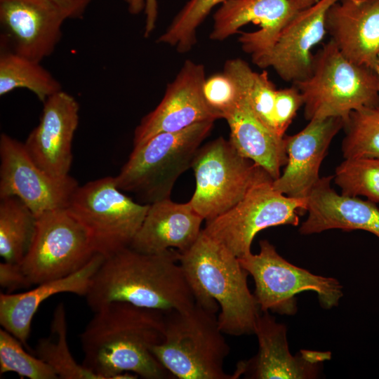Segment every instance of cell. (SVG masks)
Here are the masks:
<instances>
[{"mask_svg":"<svg viewBox=\"0 0 379 379\" xmlns=\"http://www.w3.org/2000/svg\"><path fill=\"white\" fill-rule=\"evenodd\" d=\"M93 312L80 335L85 368L99 379L173 376L152 353L164 338V312L113 302Z\"/></svg>","mask_w":379,"mask_h":379,"instance_id":"cell-1","label":"cell"},{"mask_svg":"<svg viewBox=\"0 0 379 379\" xmlns=\"http://www.w3.org/2000/svg\"><path fill=\"white\" fill-rule=\"evenodd\" d=\"M168 249L145 253L130 246L104 259L85 295L94 312L113 302L166 312L195 304L190 286L178 260Z\"/></svg>","mask_w":379,"mask_h":379,"instance_id":"cell-2","label":"cell"},{"mask_svg":"<svg viewBox=\"0 0 379 379\" xmlns=\"http://www.w3.org/2000/svg\"><path fill=\"white\" fill-rule=\"evenodd\" d=\"M178 260L195 302L214 313L220 310L223 333H254L260 310L248 286L249 274L237 256L202 229L195 243L179 252Z\"/></svg>","mask_w":379,"mask_h":379,"instance_id":"cell-3","label":"cell"},{"mask_svg":"<svg viewBox=\"0 0 379 379\" xmlns=\"http://www.w3.org/2000/svg\"><path fill=\"white\" fill-rule=\"evenodd\" d=\"M164 313L162 341L152 353L173 376L179 379H232L224 363L230 347L216 313L195 304Z\"/></svg>","mask_w":379,"mask_h":379,"instance_id":"cell-4","label":"cell"},{"mask_svg":"<svg viewBox=\"0 0 379 379\" xmlns=\"http://www.w3.org/2000/svg\"><path fill=\"white\" fill-rule=\"evenodd\" d=\"M214 121H201L178 131L161 133L134 147L114 177L117 187L123 192L135 194L144 204L170 199L175 182L192 168Z\"/></svg>","mask_w":379,"mask_h":379,"instance_id":"cell-5","label":"cell"},{"mask_svg":"<svg viewBox=\"0 0 379 379\" xmlns=\"http://www.w3.org/2000/svg\"><path fill=\"white\" fill-rule=\"evenodd\" d=\"M293 84L302 95L308 121L339 117L345 124L353 111L379 105L375 71L347 59L331 40L313 54L310 75Z\"/></svg>","mask_w":379,"mask_h":379,"instance_id":"cell-6","label":"cell"},{"mask_svg":"<svg viewBox=\"0 0 379 379\" xmlns=\"http://www.w3.org/2000/svg\"><path fill=\"white\" fill-rule=\"evenodd\" d=\"M149 207L133 201L107 176L79 185L67 208L85 227L96 253L106 258L130 246Z\"/></svg>","mask_w":379,"mask_h":379,"instance_id":"cell-7","label":"cell"},{"mask_svg":"<svg viewBox=\"0 0 379 379\" xmlns=\"http://www.w3.org/2000/svg\"><path fill=\"white\" fill-rule=\"evenodd\" d=\"M192 168L196 187L189 202L206 222L232 208L255 183L272 178L222 137L201 145Z\"/></svg>","mask_w":379,"mask_h":379,"instance_id":"cell-8","label":"cell"},{"mask_svg":"<svg viewBox=\"0 0 379 379\" xmlns=\"http://www.w3.org/2000/svg\"><path fill=\"white\" fill-rule=\"evenodd\" d=\"M255 282L254 295L261 312L283 315L296 313V295L311 291L326 310L338 305L343 286L332 277L317 275L288 262L267 240L260 241V252L239 258Z\"/></svg>","mask_w":379,"mask_h":379,"instance_id":"cell-9","label":"cell"},{"mask_svg":"<svg viewBox=\"0 0 379 379\" xmlns=\"http://www.w3.org/2000/svg\"><path fill=\"white\" fill-rule=\"evenodd\" d=\"M273 179L255 183L232 208L206 221L203 231L241 258L251 253L255 236L270 227L299 223L307 199L290 197L276 190Z\"/></svg>","mask_w":379,"mask_h":379,"instance_id":"cell-10","label":"cell"},{"mask_svg":"<svg viewBox=\"0 0 379 379\" xmlns=\"http://www.w3.org/2000/svg\"><path fill=\"white\" fill-rule=\"evenodd\" d=\"M36 217L33 241L20 263L32 285L67 277L97 253L88 232L67 208Z\"/></svg>","mask_w":379,"mask_h":379,"instance_id":"cell-11","label":"cell"},{"mask_svg":"<svg viewBox=\"0 0 379 379\" xmlns=\"http://www.w3.org/2000/svg\"><path fill=\"white\" fill-rule=\"evenodd\" d=\"M0 199L17 197L36 215L67 208L79 187L69 175L58 177L39 167L24 143L2 133L0 135Z\"/></svg>","mask_w":379,"mask_h":379,"instance_id":"cell-12","label":"cell"},{"mask_svg":"<svg viewBox=\"0 0 379 379\" xmlns=\"http://www.w3.org/2000/svg\"><path fill=\"white\" fill-rule=\"evenodd\" d=\"M298 11L288 0H226L213 15L209 37L222 41L240 32L241 48L253 60L272 47Z\"/></svg>","mask_w":379,"mask_h":379,"instance_id":"cell-13","label":"cell"},{"mask_svg":"<svg viewBox=\"0 0 379 379\" xmlns=\"http://www.w3.org/2000/svg\"><path fill=\"white\" fill-rule=\"evenodd\" d=\"M66 20L48 0H0V45L41 62L59 44Z\"/></svg>","mask_w":379,"mask_h":379,"instance_id":"cell-14","label":"cell"},{"mask_svg":"<svg viewBox=\"0 0 379 379\" xmlns=\"http://www.w3.org/2000/svg\"><path fill=\"white\" fill-rule=\"evenodd\" d=\"M205 79L204 66L187 60L174 80L167 85L159 104L135 128L133 147L161 133L175 132L199 122L215 121L216 117L203 96Z\"/></svg>","mask_w":379,"mask_h":379,"instance_id":"cell-15","label":"cell"},{"mask_svg":"<svg viewBox=\"0 0 379 379\" xmlns=\"http://www.w3.org/2000/svg\"><path fill=\"white\" fill-rule=\"evenodd\" d=\"M338 1L318 0L298 11L281 30L272 47L253 62L260 68H273L281 79L292 84L308 77L312 71V49L327 34V11Z\"/></svg>","mask_w":379,"mask_h":379,"instance_id":"cell-16","label":"cell"},{"mask_svg":"<svg viewBox=\"0 0 379 379\" xmlns=\"http://www.w3.org/2000/svg\"><path fill=\"white\" fill-rule=\"evenodd\" d=\"M262 312L257 319L254 331L258 341V353L237 364L232 379L241 375L255 379L317 378L319 366L331 359V353L303 350L292 355L286 326L277 322L268 312Z\"/></svg>","mask_w":379,"mask_h":379,"instance_id":"cell-17","label":"cell"},{"mask_svg":"<svg viewBox=\"0 0 379 379\" xmlns=\"http://www.w3.org/2000/svg\"><path fill=\"white\" fill-rule=\"evenodd\" d=\"M79 113L74 97L62 90L57 92L44 102L39 122L24 142L34 161L52 175H69Z\"/></svg>","mask_w":379,"mask_h":379,"instance_id":"cell-18","label":"cell"},{"mask_svg":"<svg viewBox=\"0 0 379 379\" xmlns=\"http://www.w3.org/2000/svg\"><path fill=\"white\" fill-rule=\"evenodd\" d=\"M344 126L339 117L312 119L300 132L284 136L287 161L273 180L274 188L290 197L307 199L320 179L319 168L331 142Z\"/></svg>","mask_w":379,"mask_h":379,"instance_id":"cell-19","label":"cell"},{"mask_svg":"<svg viewBox=\"0 0 379 379\" xmlns=\"http://www.w3.org/2000/svg\"><path fill=\"white\" fill-rule=\"evenodd\" d=\"M325 24L347 59L374 69L379 54V0H339L327 11Z\"/></svg>","mask_w":379,"mask_h":379,"instance_id":"cell-20","label":"cell"},{"mask_svg":"<svg viewBox=\"0 0 379 379\" xmlns=\"http://www.w3.org/2000/svg\"><path fill=\"white\" fill-rule=\"evenodd\" d=\"M333 178H320L312 189L307 199L308 216L299 232L312 234L333 229L361 230L379 238V208L375 203L338 194L331 187Z\"/></svg>","mask_w":379,"mask_h":379,"instance_id":"cell-21","label":"cell"},{"mask_svg":"<svg viewBox=\"0 0 379 379\" xmlns=\"http://www.w3.org/2000/svg\"><path fill=\"white\" fill-rule=\"evenodd\" d=\"M203 220L189 201L178 204L166 199L154 202L149 204L129 246L145 253H158L172 248L183 252L199 238Z\"/></svg>","mask_w":379,"mask_h":379,"instance_id":"cell-22","label":"cell"},{"mask_svg":"<svg viewBox=\"0 0 379 379\" xmlns=\"http://www.w3.org/2000/svg\"><path fill=\"white\" fill-rule=\"evenodd\" d=\"M104 259L103 255L96 253L81 269L67 277L37 284L23 293H1L0 324L3 328L27 346L33 317L41 302L62 293L85 297Z\"/></svg>","mask_w":379,"mask_h":379,"instance_id":"cell-23","label":"cell"},{"mask_svg":"<svg viewBox=\"0 0 379 379\" xmlns=\"http://www.w3.org/2000/svg\"><path fill=\"white\" fill-rule=\"evenodd\" d=\"M239 91L238 102L225 118L230 130L229 140L241 155L262 168L274 180L287 161L284 137L275 134L258 119Z\"/></svg>","mask_w":379,"mask_h":379,"instance_id":"cell-24","label":"cell"},{"mask_svg":"<svg viewBox=\"0 0 379 379\" xmlns=\"http://www.w3.org/2000/svg\"><path fill=\"white\" fill-rule=\"evenodd\" d=\"M17 88H26L39 100L62 91L53 74L38 62L0 45V95Z\"/></svg>","mask_w":379,"mask_h":379,"instance_id":"cell-25","label":"cell"},{"mask_svg":"<svg viewBox=\"0 0 379 379\" xmlns=\"http://www.w3.org/2000/svg\"><path fill=\"white\" fill-rule=\"evenodd\" d=\"M36 221V215L17 197L0 199V255L4 261H22L33 241Z\"/></svg>","mask_w":379,"mask_h":379,"instance_id":"cell-26","label":"cell"},{"mask_svg":"<svg viewBox=\"0 0 379 379\" xmlns=\"http://www.w3.org/2000/svg\"><path fill=\"white\" fill-rule=\"evenodd\" d=\"M37 357L62 379H99L73 357L67 343L65 306L60 302L54 310L48 336L40 338L35 347Z\"/></svg>","mask_w":379,"mask_h":379,"instance_id":"cell-27","label":"cell"},{"mask_svg":"<svg viewBox=\"0 0 379 379\" xmlns=\"http://www.w3.org/2000/svg\"><path fill=\"white\" fill-rule=\"evenodd\" d=\"M223 72L233 79L245 95L258 119L277 134L273 112L277 89L270 79L267 72H254L249 65L241 58L227 60Z\"/></svg>","mask_w":379,"mask_h":379,"instance_id":"cell-28","label":"cell"},{"mask_svg":"<svg viewBox=\"0 0 379 379\" xmlns=\"http://www.w3.org/2000/svg\"><path fill=\"white\" fill-rule=\"evenodd\" d=\"M342 142L345 159H379V105L353 111Z\"/></svg>","mask_w":379,"mask_h":379,"instance_id":"cell-29","label":"cell"},{"mask_svg":"<svg viewBox=\"0 0 379 379\" xmlns=\"http://www.w3.org/2000/svg\"><path fill=\"white\" fill-rule=\"evenodd\" d=\"M333 178L342 194L361 195L379 203V159H345L336 168Z\"/></svg>","mask_w":379,"mask_h":379,"instance_id":"cell-30","label":"cell"},{"mask_svg":"<svg viewBox=\"0 0 379 379\" xmlns=\"http://www.w3.org/2000/svg\"><path fill=\"white\" fill-rule=\"evenodd\" d=\"M226 0H188L177 13L158 42L175 47L180 53L192 49L197 42V29L216 5Z\"/></svg>","mask_w":379,"mask_h":379,"instance_id":"cell-31","label":"cell"},{"mask_svg":"<svg viewBox=\"0 0 379 379\" xmlns=\"http://www.w3.org/2000/svg\"><path fill=\"white\" fill-rule=\"evenodd\" d=\"M18 339L0 330V373L14 372L29 379L58 378L53 370L39 357L28 354Z\"/></svg>","mask_w":379,"mask_h":379,"instance_id":"cell-32","label":"cell"},{"mask_svg":"<svg viewBox=\"0 0 379 379\" xmlns=\"http://www.w3.org/2000/svg\"><path fill=\"white\" fill-rule=\"evenodd\" d=\"M202 93L206 104L217 119H225L241 96L235 82L225 72L206 78Z\"/></svg>","mask_w":379,"mask_h":379,"instance_id":"cell-33","label":"cell"},{"mask_svg":"<svg viewBox=\"0 0 379 379\" xmlns=\"http://www.w3.org/2000/svg\"><path fill=\"white\" fill-rule=\"evenodd\" d=\"M303 104L302 95L294 84L277 90L273 119L275 131L278 135L285 136L286 130Z\"/></svg>","mask_w":379,"mask_h":379,"instance_id":"cell-34","label":"cell"},{"mask_svg":"<svg viewBox=\"0 0 379 379\" xmlns=\"http://www.w3.org/2000/svg\"><path fill=\"white\" fill-rule=\"evenodd\" d=\"M0 285L7 293L32 286L20 263H0Z\"/></svg>","mask_w":379,"mask_h":379,"instance_id":"cell-35","label":"cell"},{"mask_svg":"<svg viewBox=\"0 0 379 379\" xmlns=\"http://www.w3.org/2000/svg\"><path fill=\"white\" fill-rule=\"evenodd\" d=\"M130 13L139 14L144 10L145 14V25L144 36L148 37L154 31L158 15V4L157 0H125Z\"/></svg>","mask_w":379,"mask_h":379,"instance_id":"cell-36","label":"cell"},{"mask_svg":"<svg viewBox=\"0 0 379 379\" xmlns=\"http://www.w3.org/2000/svg\"><path fill=\"white\" fill-rule=\"evenodd\" d=\"M59 7L67 19H81L93 0H48Z\"/></svg>","mask_w":379,"mask_h":379,"instance_id":"cell-37","label":"cell"},{"mask_svg":"<svg viewBox=\"0 0 379 379\" xmlns=\"http://www.w3.org/2000/svg\"><path fill=\"white\" fill-rule=\"evenodd\" d=\"M291 6L296 11H300L310 7L318 0H288Z\"/></svg>","mask_w":379,"mask_h":379,"instance_id":"cell-38","label":"cell"},{"mask_svg":"<svg viewBox=\"0 0 379 379\" xmlns=\"http://www.w3.org/2000/svg\"><path fill=\"white\" fill-rule=\"evenodd\" d=\"M374 70L375 71L376 74L378 76V84H379V54H378V59H377V62H376Z\"/></svg>","mask_w":379,"mask_h":379,"instance_id":"cell-39","label":"cell"}]
</instances>
